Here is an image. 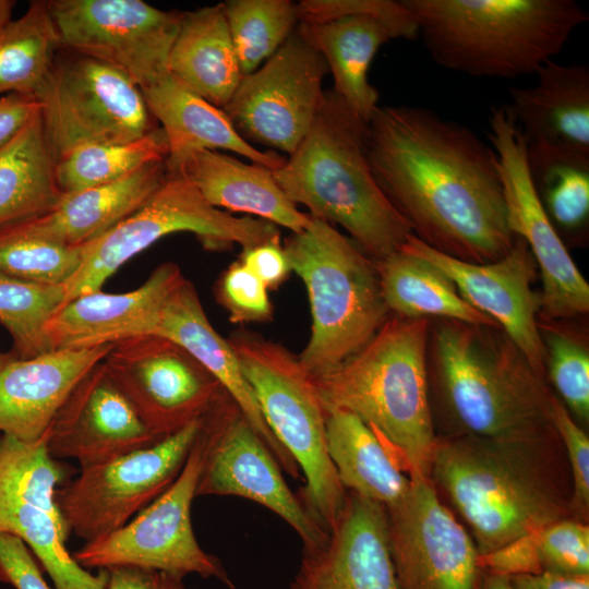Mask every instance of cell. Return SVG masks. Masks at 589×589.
Listing matches in <instances>:
<instances>
[{
	"instance_id": "cell-1",
	"label": "cell",
	"mask_w": 589,
	"mask_h": 589,
	"mask_svg": "<svg viewBox=\"0 0 589 589\" xmlns=\"http://www.w3.org/2000/svg\"><path fill=\"white\" fill-rule=\"evenodd\" d=\"M371 172L412 235L455 259L504 257L512 232L491 145L461 123L418 106H378L366 123Z\"/></svg>"
},
{
	"instance_id": "cell-2",
	"label": "cell",
	"mask_w": 589,
	"mask_h": 589,
	"mask_svg": "<svg viewBox=\"0 0 589 589\" xmlns=\"http://www.w3.org/2000/svg\"><path fill=\"white\" fill-rule=\"evenodd\" d=\"M428 357L446 411L466 436L540 446L556 433L552 394L500 327L437 318Z\"/></svg>"
},
{
	"instance_id": "cell-3",
	"label": "cell",
	"mask_w": 589,
	"mask_h": 589,
	"mask_svg": "<svg viewBox=\"0 0 589 589\" xmlns=\"http://www.w3.org/2000/svg\"><path fill=\"white\" fill-rule=\"evenodd\" d=\"M366 123L333 91L281 167L278 187L312 218L341 226L377 261L398 251L412 231L377 185L365 153Z\"/></svg>"
},
{
	"instance_id": "cell-4",
	"label": "cell",
	"mask_w": 589,
	"mask_h": 589,
	"mask_svg": "<svg viewBox=\"0 0 589 589\" xmlns=\"http://www.w3.org/2000/svg\"><path fill=\"white\" fill-rule=\"evenodd\" d=\"M431 59L474 77L516 79L561 52L588 22L575 0H400Z\"/></svg>"
},
{
	"instance_id": "cell-5",
	"label": "cell",
	"mask_w": 589,
	"mask_h": 589,
	"mask_svg": "<svg viewBox=\"0 0 589 589\" xmlns=\"http://www.w3.org/2000/svg\"><path fill=\"white\" fill-rule=\"evenodd\" d=\"M431 321L388 317L333 372L313 378L325 411L348 410L377 432L408 473H429L437 438L429 401Z\"/></svg>"
},
{
	"instance_id": "cell-6",
	"label": "cell",
	"mask_w": 589,
	"mask_h": 589,
	"mask_svg": "<svg viewBox=\"0 0 589 589\" xmlns=\"http://www.w3.org/2000/svg\"><path fill=\"white\" fill-rule=\"evenodd\" d=\"M290 269L303 281L312 316L298 359L312 378L361 350L389 317L375 262L350 238L312 218L284 245Z\"/></svg>"
},
{
	"instance_id": "cell-7",
	"label": "cell",
	"mask_w": 589,
	"mask_h": 589,
	"mask_svg": "<svg viewBox=\"0 0 589 589\" xmlns=\"http://www.w3.org/2000/svg\"><path fill=\"white\" fill-rule=\"evenodd\" d=\"M539 446L465 436L436 444L431 470L476 538L480 555L564 518L532 458Z\"/></svg>"
},
{
	"instance_id": "cell-8",
	"label": "cell",
	"mask_w": 589,
	"mask_h": 589,
	"mask_svg": "<svg viewBox=\"0 0 589 589\" xmlns=\"http://www.w3.org/2000/svg\"><path fill=\"white\" fill-rule=\"evenodd\" d=\"M228 341L266 424L304 474L300 502L328 533L347 494L327 452L326 411L313 378L279 344L242 332Z\"/></svg>"
},
{
	"instance_id": "cell-9",
	"label": "cell",
	"mask_w": 589,
	"mask_h": 589,
	"mask_svg": "<svg viewBox=\"0 0 589 589\" xmlns=\"http://www.w3.org/2000/svg\"><path fill=\"white\" fill-rule=\"evenodd\" d=\"M191 232L207 250H242L280 238L276 225L235 216L209 204L183 175H169L149 200L103 236L85 244L83 262L63 286L65 304L101 290L104 283L130 259L165 236ZM60 306V308H61Z\"/></svg>"
},
{
	"instance_id": "cell-10",
	"label": "cell",
	"mask_w": 589,
	"mask_h": 589,
	"mask_svg": "<svg viewBox=\"0 0 589 589\" xmlns=\"http://www.w3.org/2000/svg\"><path fill=\"white\" fill-rule=\"evenodd\" d=\"M37 100L56 161L74 148L129 142L156 128L137 85L118 69L75 52L56 59Z\"/></svg>"
},
{
	"instance_id": "cell-11",
	"label": "cell",
	"mask_w": 589,
	"mask_h": 589,
	"mask_svg": "<svg viewBox=\"0 0 589 589\" xmlns=\"http://www.w3.org/2000/svg\"><path fill=\"white\" fill-rule=\"evenodd\" d=\"M206 449L202 430L176 480L129 522L98 540L86 542L74 554L84 568L135 566L184 577L197 574L235 585L220 561L199 544L191 521Z\"/></svg>"
},
{
	"instance_id": "cell-12",
	"label": "cell",
	"mask_w": 589,
	"mask_h": 589,
	"mask_svg": "<svg viewBox=\"0 0 589 589\" xmlns=\"http://www.w3.org/2000/svg\"><path fill=\"white\" fill-rule=\"evenodd\" d=\"M203 419L149 446L81 469L80 476L56 494L69 532L85 543L98 540L149 505L180 473Z\"/></svg>"
},
{
	"instance_id": "cell-13",
	"label": "cell",
	"mask_w": 589,
	"mask_h": 589,
	"mask_svg": "<svg viewBox=\"0 0 589 589\" xmlns=\"http://www.w3.org/2000/svg\"><path fill=\"white\" fill-rule=\"evenodd\" d=\"M328 72L325 59L296 28L257 70L242 75L223 110L254 147L290 155L315 120Z\"/></svg>"
},
{
	"instance_id": "cell-14",
	"label": "cell",
	"mask_w": 589,
	"mask_h": 589,
	"mask_svg": "<svg viewBox=\"0 0 589 589\" xmlns=\"http://www.w3.org/2000/svg\"><path fill=\"white\" fill-rule=\"evenodd\" d=\"M59 44L103 61L141 89L167 73L181 14L141 0L48 1Z\"/></svg>"
},
{
	"instance_id": "cell-15",
	"label": "cell",
	"mask_w": 589,
	"mask_h": 589,
	"mask_svg": "<svg viewBox=\"0 0 589 589\" xmlns=\"http://www.w3.org/2000/svg\"><path fill=\"white\" fill-rule=\"evenodd\" d=\"M491 146L496 155L508 226L530 250L541 273L542 322L589 310V285L551 224L534 190L521 132L506 105L491 109Z\"/></svg>"
},
{
	"instance_id": "cell-16",
	"label": "cell",
	"mask_w": 589,
	"mask_h": 589,
	"mask_svg": "<svg viewBox=\"0 0 589 589\" xmlns=\"http://www.w3.org/2000/svg\"><path fill=\"white\" fill-rule=\"evenodd\" d=\"M103 363L143 423L159 438L203 419L228 395L187 350L160 336L117 341Z\"/></svg>"
},
{
	"instance_id": "cell-17",
	"label": "cell",
	"mask_w": 589,
	"mask_h": 589,
	"mask_svg": "<svg viewBox=\"0 0 589 589\" xmlns=\"http://www.w3.org/2000/svg\"><path fill=\"white\" fill-rule=\"evenodd\" d=\"M206 449L196 496L236 495L280 516L303 541L323 544L328 533L286 484L278 462L227 395L203 419Z\"/></svg>"
},
{
	"instance_id": "cell-18",
	"label": "cell",
	"mask_w": 589,
	"mask_h": 589,
	"mask_svg": "<svg viewBox=\"0 0 589 589\" xmlns=\"http://www.w3.org/2000/svg\"><path fill=\"white\" fill-rule=\"evenodd\" d=\"M409 476L405 496L386 508L397 589H477L482 568L474 541L428 476Z\"/></svg>"
},
{
	"instance_id": "cell-19",
	"label": "cell",
	"mask_w": 589,
	"mask_h": 589,
	"mask_svg": "<svg viewBox=\"0 0 589 589\" xmlns=\"http://www.w3.org/2000/svg\"><path fill=\"white\" fill-rule=\"evenodd\" d=\"M400 249L442 269L462 299L495 321L534 372L544 377L546 353L538 325L542 301L541 293L532 289L538 266L521 238L516 237L504 257L484 264L438 252L413 235Z\"/></svg>"
},
{
	"instance_id": "cell-20",
	"label": "cell",
	"mask_w": 589,
	"mask_h": 589,
	"mask_svg": "<svg viewBox=\"0 0 589 589\" xmlns=\"http://www.w3.org/2000/svg\"><path fill=\"white\" fill-rule=\"evenodd\" d=\"M160 440L140 419L103 360L75 385L47 429L50 456L73 458L81 469Z\"/></svg>"
},
{
	"instance_id": "cell-21",
	"label": "cell",
	"mask_w": 589,
	"mask_h": 589,
	"mask_svg": "<svg viewBox=\"0 0 589 589\" xmlns=\"http://www.w3.org/2000/svg\"><path fill=\"white\" fill-rule=\"evenodd\" d=\"M529 87H509L506 105L526 144L528 166L550 161L589 164V67L554 60Z\"/></svg>"
},
{
	"instance_id": "cell-22",
	"label": "cell",
	"mask_w": 589,
	"mask_h": 589,
	"mask_svg": "<svg viewBox=\"0 0 589 589\" xmlns=\"http://www.w3.org/2000/svg\"><path fill=\"white\" fill-rule=\"evenodd\" d=\"M291 589H397L386 507L350 492L326 541L303 549Z\"/></svg>"
},
{
	"instance_id": "cell-23",
	"label": "cell",
	"mask_w": 589,
	"mask_h": 589,
	"mask_svg": "<svg viewBox=\"0 0 589 589\" xmlns=\"http://www.w3.org/2000/svg\"><path fill=\"white\" fill-rule=\"evenodd\" d=\"M146 335L167 338L195 358L221 384L276 461L289 474L299 477L297 462L266 424L232 347L215 330L194 285L183 274L168 290Z\"/></svg>"
},
{
	"instance_id": "cell-24",
	"label": "cell",
	"mask_w": 589,
	"mask_h": 589,
	"mask_svg": "<svg viewBox=\"0 0 589 589\" xmlns=\"http://www.w3.org/2000/svg\"><path fill=\"white\" fill-rule=\"evenodd\" d=\"M51 350L32 358L0 351V434L40 438L81 378L111 349Z\"/></svg>"
},
{
	"instance_id": "cell-25",
	"label": "cell",
	"mask_w": 589,
	"mask_h": 589,
	"mask_svg": "<svg viewBox=\"0 0 589 589\" xmlns=\"http://www.w3.org/2000/svg\"><path fill=\"white\" fill-rule=\"evenodd\" d=\"M181 274L178 265L167 262L132 291L98 290L75 297L46 325L51 350L94 348L146 335L158 306Z\"/></svg>"
},
{
	"instance_id": "cell-26",
	"label": "cell",
	"mask_w": 589,
	"mask_h": 589,
	"mask_svg": "<svg viewBox=\"0 0 589 589\" xmlns=\"http://www.w3.org/2000/svg\"><path fill=\"white\" fill-rule=\"evenodd\" d=\"M147 108L160 123L168 142L165 161L167 173H180L185 160L195 152L227 151L271 170L283 166L286 157L262 152L244 141L221 108L200 97L168 72L142 88Z\"/></svg>"
},
{
	"instance_id": "cell-27",
	"label": "cell",
	"mask_w": 589,
	"mask_h": 589,
	"mask_svg": "<svg viewBox=\"0 0 589 589\" xmlns=\"http://www.w3.org/2000/svg\"><path fill=\"white\" fill-rule=\"evenodd\" d=\"M298 33L325 59L332 88L365 123L378 107V91L368 74L377 50L396 38L412 39L395 23L376 15L353 14L321 23L300 22Z\"/></svg>"
},
{
	"instance_id": "cell-28",
	"label": "cell",
	"mask_w": 589,
	"mask_h": 589,
	"mask_svg": "<svg viewBox=\"0 0 589 589\" xmlns=\"http://www.w3.org/2000/svg\"><path fill=\"white\" fill-rule=\"evenodd\" d=\"M180 173L205 200L221 211L256 216L291 231L300 232L311 216L301 212L278 187L271 169L248 164L220 151L193 153Z\"/></svg>"
},
{
	"instance_id": "cell-29",
	"label": "cell",
	"mask_w": 589,
	"mask_h": 589,
	"mask_svg": "<svg viewBox=\"0 0 589 589\" xmlns=\"http://www.w3.org/2000/svg\"><path fill=\"white\" fill-rule=\"evenodd\" d=\"M166 177L165 161L149 164L119 180L63 194L51 212L26 224L64 244H87L143 206Z\"/></svg>"
},
{
	"instance_id": "cell-30",
	"label": "cell",
	"mask_w": 589,
	"mask_h": 589,
	"mask_svg": "<svg viewBox=\"0 0 589 589\" xmlns=\"http://www.w3.org/2000/svg\"><path fill=\"white\" fill-rule=\"evenodd\" d=\"M167 72L214 106L227 105L242 73L223 3L181 14Z\"/></svg>"
},
{
	"instance_id": "cell-31",
	"label": "cell",
	"mask_w": 589,
	"mask_h": 589,
	"mask_svg": "<svg viewBox=\"0 0 589 589\" xmlns=\"http://www.w3.org/2000/svg\"><path fill=\"white\" fill-rule=\"evenodd\" d=\"M326 446L344 489L386 508L407 493L411 478L386 441L354 413L326 411Z\"/></svg>"
},
{
	"instance_id": "cell-32",
	"label": "cell",
	"mask_w": 589,
	"mask_h": 589,
	"mask_svg": "<svg viewBox=\"0 0 589 589\" xmlns=\"http://www.w3.org/2000/svg\"><path fill=\"white\" fill-rule=\"evenodd\" d=\"M62 197L39 107L0 149V229L48 214Z\"/></svg>"
},
{
	"instance_id": "cell-33",
	"label": "cell",
	"mask_w": 589,
	"mask_h": 589,
	"mask_svg": "<svg viewBox=\"0 0 589 589\" xmlns=\"http://www.w3.org/2000/svg\"><path fill=\"white\" fill-rule=\"evenodd\" d=\"M374 262L384 301L395 315L500 327L466 302L454 281L430 262L402 249Z\"/></svg>"
},
{
	"instance_id": "cell-34",
	"label": "cell",
	"mask_w": 589,
	"mask_h": 589,
	"mask_svg": "<svg viewBox=\"0 0 589 589\" xmlns=\"http://www.w3.org/2000/svg\"><path fill=\"white\" fill-rule=\"evenodd\" d=\"M61 48L48 1H32L0 31V94L38 98Z\"/></svg>"
},
{
	"instance_id": "cell-35",
	"label": "cell",
	"mask_w": 589,
	"mask_h": 589,
	"mask_svg": "<svg viewBox=\"0 0 589 589\" xmlns=\"http://www.w3.org/2000/svg\"><path fill=\"white\" fill-rule=\"evenodd\" d=\"M481 563L506 576L542 572L589 575V528L562 518L483 555Z\"/></svg>"
},
{
	"instance_id": "cell-36",
	"label": "cell",
	"mask_w": 589,
	"mask_h": 589,
	"mask_svg": "<svg viewBox=\"0 0 589 589\" xmlns=\"http://www.w3.org/2000/svg\"><path fill=\"white\" fill-rule=\"evenodd\" d=\"M0 533L20 538L51 578L55 589H105L107 572L92 574L65 546L69 532L45 510L0 494Z\"/></svg>"
},
{
	"instance_id": "cell-37",
	"label": "cell",
	"mask_w": 589,
	"mask_h": 589,
	"mask_svg": "<svg viewBox=\"0 0 589 589\" xmlns=\"http://www.w3.org/2000/svg\"><path fill=\"white\" fill-rule=\"evenodd\" d=\"M168 142L160 127L124 143L74 148L56 161V179L63 194L119 180L149 164L166 161Z\"/></svg>"
},
{
	"instance_id": "cell-38",
	"label": "cell",
	"mask_w": 589,
	"mask_h": 589,
	"mask_svg": "<svg viewBox=\"0 0 589 589\" xmlns=\"http://www.w3.org/2000/svg\"><path fill=\"white\" fill-rule=\"evenodd\" d=\"M242 75L257 70L299 24L290 0H229L223 3Z\"/></svg>"
},
{
	"instance_id": "cell-39",
	"label": "cell",
	"mask_w": 589,
	"mask_h": 589,
	"mask_svg": "<svg viewBox=\"0 0 589 589\" xmlns=\"http://www.w3.org/2000/svg\"><path fill=\"white\" fill-rule=\"evenodd\" d=\"M65 473L48 452L47 431L34 442L1 435L0 494L45 510L69 532L56 500L57 488Z\"/></svg>"
},
{
	"instance_id": "cell-40",
	"label": "cell",
	"mask_w": 589,
	"mask_h": 589,
	"mask_svg": "<svg viewBox=\"0 0 589 589\" xmlns=\"http://www.w3.org/2000/svg\"><path fill=\"white\" fill-rule=\"evenodd\" d=\"M85 245V244H84ZM84 245H68L26 221L0 229V274L48 286H64L80 268Z\"/></svg>"
},
{
	"instance_id": "cell-41",
	"label": "cell",
	"mask_w": 589,
	"mask_h": 589,
	"mask_svg": "<svg viewBox=\"0 0 589 589\" xmlns=\"http://www.w3.org/2000/svg\"><path fill=\"white\" fill-rule=\"evenodd\" d=\"M63 299V286L41 285L0 274V323L11 335L13 354L25 359L51 351L46 325Z\"/></svg>"
},
{
	"instance_id": "cell-42",
	"label": "cell",
	"mask_w": 589,
	"mask_h": 589,
	"mask_svg": "<svg viewBox=\"0 0 589 589\" xmlns=\"http://www.w3.org/2000/svg\"><path fill=\"white\" fill-rule=\"evenodd\" d=\"M528 169L556 232L580 235L589 216V164L550 161L528 166Z\"/></svg>"
},
{
	"instance_id": "cell-43",
	"label": "cell",
	"mask_w": 589,
	"mask_h": 589,
	"mask_svg": "<svg viewBox=\"0 0 589 589\" xmlns=\"http://www.w3.org/2000/svg\"><path fill=\"white\" fill-rule=\"evenodd\" d=\"M544 344L545 372L568 408L589 418V352L584 339L550 322H538Z\"/></svg>"
},
{
	"instance_id": "cell-44",
	"label": "cell",
	"mask_w": 589,
	"mask_h": 589,
	"mask_svg": "<svg viewBox=\"0 0 589 589\" xmlns=\"http://www.w3.org/2000/svg\"><path fill=\"white\" fill-rule=\"evenodd\" d=\"M216 298L232 323L267 322L273 305L266 285L240 261L232 263L216 284Z\"/></svg>"
},
{
	"instance_id": "cell-45",
	"label": "cell",
	"mask_w": 589,
	"mask_h": 589,
	"mask_svg": "<svg viewBox=\"0 0 589 589\" xmlns=\"http://www.w3.org/2000/svg\"><path fill=\"white\" fill-rule=\"evenodd\" d=\"M299 23H321L353 14L386 19L418 38L417 25L399 1L394 0H301L297 3Z\"/></svg>"
},
{
	"instance_id": "cell-46",
	"label": "cell",
	"mask_w": 589,
	"mask_h": 589,
	"mask_svg": "<svg viewBox=\"0 0 589 589\" xmlns=\"http://www.w3.org/2000/svg\"><path fill=\"white\" fill-rule=\"evenodd\" d=\"M551 419L564 443L573 477V505L585 512L589 505V438L554 396L550 398Z\"/></svg>"
},
{
	"instance_id": "cell-47",
	"label": "cell",
	"mask_w": 589,
	"mask_h": 589,
	"mask_svg": "<svg viewBox=\"0 0 589 589\" xmlns=\"http://www.w3.org/2000/svg\"><path fill=\"white\" fill-rule=\"evenodd\" d=\"M0 578L15 589H52L27 545L9 533H0Z\"/></svg>"
},
{
	"instance_id": "cell-48",
	"label": "cell",
	"mask_w": 589,
	"mask_h": 589,
	"mask_svg": "<svg viewBox=\"0 0 589 589\" xmlns=\"http://www.w3.org/2000/svg\"><path fill=\"white\" fill-rule=\"evenodd\" d=\"M239 261L268 289L281 285L291 272L280 238L244 249Z\"/></svg>"
},
{
	"instance_id": "cell-49",
	"label": "cell",
	"mask_w": 589,
	"mask_h": 589,
	"mask_svg": "<svg viewBox=\"0 0 589 589\" xmlns=\"http://www.w3.org/2000/svg\"><path fill=\"white\" fill-rule=\"evenodd\" d=\"M105 589H188L177 574L135 566L107 568Z\"/></svg>"
},
{
	"instance_id": "cell-50",
	"label": "cell",
	"mask_w": 589,
	"mask_h": 589,
	"mask_svg": "<svg viewBox=\"0 0 589 589\" xmlns=\"http://www.w3.org/2000/svg\"><path fill=\"white\" fill-rule=\"evenodd\" d=\"M39 101L21 94L0 97V149L39 109Z\"/></svg>"
},
{
	"instance_id": "cell-51",
	"label": "cell",
	"mask_w": 589,
	"mask_h": 589,
	"mask_svg": "<svg viewBox=\"0 0 589 589\" xmlns=\"http://www.w3.org/2000/svg\"><path fill=\"white\" fill-rule=\"evenodd\" d=\"M508 577L515 589H589V575L542 572Z\"/></svg>"
},
{
	"instance_id": "cell-52",
	"label": "cell",
	"mask_w": 589,
	"mask_h": 589,
	"mask_svg": "<svg viewBox=\"0 0 589 589\" xmlns=\"http://www.w3.org/2000/svg\"><path fill=\"white\" fill-rule=\"evenodd\" d=\"M477 589H515L506 575L488 570L480 575Z\"/></svg>"
},
{
	"instance_id": "cell-53",
	"label": "cell",
	"mask_w": 589,
	"mask_h": 589,
	"mask_svg": "<svg viewBox=\"0 0 589 589\" xmlns=\"http://www.w3.org/2000/svg\"><path fill=\"white\" fill-rule=\"evenodd\" d=\"M15 1L0 0V31L12 21V12Z\"/></svg>"
},
{
	"instance_id": "cell-54",
	"label": "cell",
	"mask_w": 589,
	"mask_h": 589,
	"mask_svg": "<svg viewBox=\"0 0 589 589\" xmlns=\"http://www.w3.org/2000/svg\"><path fill=\"white\" fill-rule=\"evenodd\" d=\"M0 582H1V578H0Z\"/></svg>"
},
{
	"instance_id": "cell-55",
	"label": "cell",
	"mask_w": 589,
	"mask_h": 589,
	"mask_svg": "<svg viewBox=\"0 0 589 589\" xmlns=\"http://www.w3.org/2000/svg\"><path fill=\"white\" fill-rule=\"evenodd\" d=\"M0 437H1V434H0Z\"/></svg>"
}]
</instances>
